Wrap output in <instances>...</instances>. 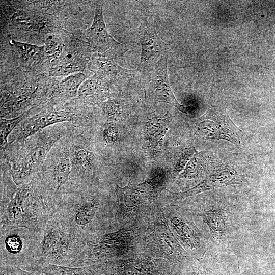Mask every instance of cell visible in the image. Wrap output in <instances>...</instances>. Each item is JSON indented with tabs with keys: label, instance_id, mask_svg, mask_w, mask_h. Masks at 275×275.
Masks as SVG:
<instances>
[{
	"label": "cell",
	"instance_id": "4316f807",
	"mask_svg": "<svg viewBox=\"0 0 275 275\" xmlns=\"http://www.w3.org/2000/svg\"><path fill=\"white\" fill-rule=\"evenodd\" d=\"M36 107L23 113L19 116L12 118H1V149L8 143V138L19 123L25 118L37 113Z\"/></svg>",
	"mask_w": 275,
	"mask_h": 275
},
{
	"label": "cell",
	"instance_id": "e0dca14e",
	"mask_svg": "<svg viewBox=\"0 0 275 275\" xmlns=\"http://www.w3.org/2000/svg\"><path fill=\"white\" fill-rule=\"evenodd\" d=\"M149 232V242L153 251L170 259L179 257L182 250L169 228L164 215L154 223Z\"/></svg>",
	"mask_w": 275,
	"mask_h": 275
},
{
	"label": "cell",
	"instance_id": "2e32d148",
	"mask_svg": "<svg viewBox=\"0 0 275 275\" xmlns=\"http://www.w3.org/2000/svg\"><path fill=\"white\" fill-rule=\"evenodd\" d=\"M86 37L97 52L106 57L113 59L126 51L124 45L116 40L107 31L101 3L96 4L93 20L86 32Z\"/></svg>",
	"mask_w": 275,
	"mask_h": 275
},
{
	"label": "cell",
	"instance_id": "836d02e7",
	"mask_svg": "<svg viewBox=\"0 0 275 275\" xmlns=\"http://www.w3.org/2000/svg\"><path fill=\"white\" fill-rule=\"evenodd\" d=\"M197 275H208V274H207L206 272H201V273H198Z\"/></svg>",
	"mask_w": 275,
	"mask_h": 275
},
{
	"label": "cell",
	"instance_id": "603a6c76",
	"mask_svg": "<svg viewBox=\"0 0 275 275\" xmlns=\"http://www.w3.org/2000/svg\"><path fill=\"white\" fill-rule=\"evenodd\" d=\"M37 271L46 275H100V272L97 266L70 267L50 264L41 265Z\"/></svg>",
	"mask_w": 275,
	"mask_h": 275
},
{
	"label": "cell",
	"instance_id": "d6986e66",
	"mask_svg": "<svg viewBox=\"0 0 275 275\" xmlns=\"http://www.w3.org/2000/svg\"><path fill=\"white\" fill-rule=\"evenodd\" d=\"M93 73V75L87 78L80 86L77 98L86 104L99 107L104 101L116 94L113 93L105 78L96 72Z\"/></svg>",
	"mask_w": 275,
	"mask_h": 275
},
{
	"label": "cell",
	"instance_id": "8992f818",
	"mask_svg": "<svg viewBox=\"0 0 275 275\" xmlns=\"http://www.w3.org/2000/svg\"><path fill=\"white\" fill-rule=\"evenodd\" d=\"M68 136L53 146L36 174L42 188L56 202L62 196L75 192Z\"/></svg>",
	"mask_w": 275,
	"mask_h": 275
},
{
	"label": "cell",
	"instance_id": "f546056e",
	"mask_svg": "<svg viewBox=\"0 0 275 275\" xmlns=\"http://www.w3.org/2000/svg\"><path fill=\"white\" fill-rule=\"evenodd\" d=\"M165 184V175L159 173L153 178L138 184L137 186L145 193L157 195L163 188Z\"/></svg>",
	"mask_w": 275,
	"mask_h": 275
},
{
	"label": "cell",
	"instance_id": "d4e9b609",
	"mask_svg": "<svg viewBox=\"0 0 275 275\" xmlns=\"http://www.w3.org/2000/svg\"><path fill=\"white\" fill-rule=\"evenodd\" d=\"M116 95L102 102L99 106L106 121L114 123L122 116L126 108V102Z\"/></svg>",
	"mask_w": 275,
	"mask_h": 275
},
{
	"label": "cell",
	"instance_id": "3957f363",
	"mask_svg": "<svg viewBox=\"0 0 275 275\" xmlns=\"http://www.w3.org/2000/svg\"><path fill=\"white\" fill-rule=\"evenodd\" d=\"M106 207L103 196L93 187L62 196L53 214L63 222L81 241L96 237Z\"/></svg>",
	"mask_w": 275,
	"mask_h": 275
},
{
	"label": "cell",
	"instance_id": "83f0119b",
	"mask_svg": "<svg viewBox=\"0 0 275 275\" xmlns=\"http://www.w3.org/2000/svg\"><path fill=\"white\" fill-rule=\"evenodd\" d=\"M44 43L45 51L50 63L60 57L65 45V41L60 35L52 33L45 35Z\"/></svg>",
	"mask_w": 275,
	"mask_h": 275
},
{
	"label": "cell",
	"instance_id": "cb8c5ba5",
	"mask_svg": "<svg viewBox=\"0 0 275 275\" xmlns=\"http://www.w3.org/2000/svg\"><path fill=\"white\" fill-rule=\"evenodd\" d=\"M237 181L235 174L229 171H224L203 180L194 188L196 194H198L209 189L237 183Z\"/></svg>",
	"mask_w": 275,
	"mask_h": 275
},
{
	"label": "cell",
	"instance_id": "1f68e13d",
	"mask_svg": "<svg viewBox=\"0 0 275 275\" xmlns=\"http://www.w3.org/2000/svg\"><path fill=\"white\" fill-rule=\"evenodd\" d=\"M113 123L106 122L102 130V140L106 146L115 144L118 141V129Z\"/></svg>",
	"mask_w": 275,
	"mask_h": 275
},
{
	"label": "cell",
	"instance_id": "9a60e30c",
	"mask_svg": "<svg viewBox=\"0 0 275 275\" xmlns=\"http://www.w3.org/2000/svg\"><path fill=\"white\" fill-rule=\"evenodd\" d=\"M89 64L92 71L107 81L112 91L114 89L121 90L141 82L142 76L137 69L132 70L123 68L113 59L98 52L93 55Z\"/></svg>",
	"mask_w": 275,
	"mask_h": 275
},
{
	"label": "cell",
	"instance_id": "277c9868",
	"mask_svg": "<svg viewBox=\"0 0 275 275\" xmlns=\"http://www.w3.org/2000/svg\"><path fill=\"white\" fill-rule=\"evenodd\" d=\"M69 122L81 128H90L98 123L94 106L86 104L77 97L54 106L44 105L38 113L25 118L8 138V143L25 139L50 126Z\"/></svg>",
	"mask_w": 275,
	"mask_h": 275
},
{
	"label": "cell",
	"instance_id": "8fae6325",
	"mask_svg": "<svg viewBox=\"0 0 275 275\" xmlns=\"http://www.w3.org/2000/svg\"><path fill=\"white\" fill-rule=\"evenodd\" d=\"M65 43L60 57L49 63V74L51 76H68L82 72L97 52L86 37L84 39L71 38Z\"/></svg>",
	"mask_w": 275,
	"mask_h": 275
},
{
	"label": "cell",
	"instance_id": "ffe728a7",
	"mask_svg": "<svg viewBox=\"0 0 275 275\" xmlns=\"http://www.w3.org/2000/svg\"><path fill=\"white\" fill-rule=\"evenodd\" d=\"M171 118L168 111L162 116L154 115L147 122L145 134V145L152 156L154 157L160 151Z\"/></svg>",
	"mask_w": 275,
	"mask_h": 275
},
{
	"label": "cell",
	"instance_id": "7402d4cb",
	"mask_svg": "<svg viewBox=\"0 0 275 275\" xmlns=\"http://www.w3.org/2000/svg\"><path fill=\"white\" fill-rule=\"evenodd\" d=\"M10 44L17 51L22 65L29 69L37 68L47 61L50 63L44 45L38 46L14 40L10 41Z\"/></svg>",
	"mask_w": 275,
	"mask_h": 275
},
{
	"label": "cell",
	"instance_id": "7c38bea8",
	"mask_svg": "<svg viewBox=\"0 0 275 275\" xmlns=\"http://www.w3.org/2000/svg\"><path fill=\"white\" fill-rule=\"evenodd\" d=\"M145 98L148 102L170 104L183 113L185 107L177 100L172 90L167 71V55L163 57L153 69L141 74Z\"/></svg>",
	"mask_w": 275,
	"mask_h": 275
},
{
	"label": "cell",
	"instance_id": "52a82bcc",
	"mask_svg": "<svg viewBox=\"0 0 275 275\" xmlns=\"http://www.w3.org/2000/svg\"><path fill=\"white\" fill-rule=\"evenodd\" d=\"M68 138L75 191L92 188L101 163L89 129L79 128Z\"/></svg>",
	"mask_w": 275,
	"mask_h": 275
},
{
	"label": "cell",
	"instance_id": "30bf717a",
	"mask_svg": "<svg viewBox=\"0 0 275 275\" xmlns=\"http://www.w3.org/2000/svg\"><path fill=\"white\" fill-rule=\"evenodd\" d=\"M131 238L130 231L120 229L86 242L81 253L80 266H89L123 255L128 250Z\"/></svg>",
	"mask_w": 275,
	"mask_h": 275
},
{
	"label": "cell",
	"instance_id": "ba28073f",
	"mask_svg": "<svg viewBox=\"0 0 275 275\" xmlns=\"http://www.w3.org/2000/svg\"><path fill=\"white\" fill-rule=\"evenodd\" d=\"M38 242V234L25 228L1 233V266L36 271Z\"/></svg>",
	"mask_w": 275,
	"mask_h": 275
},
{
	"label": "cell",
	"instance_id": "5bb4252c",
	"mask_svg": "<svg viewBox=\"0 0 275 275\" xmlns=\"http://www.w3.org/2000/svg\"><path fill=\"white\" fill-rule=\"evenodd\" d=\"M141 56L137 70L143 74L153 69L167 55L168 47L158 35L152 14L147 10L141 27Z\"/></svg>",
	"mask_w": 275,
	"mask_h": 275
},
{
	"label": "cell",
	"instance_id": "484cf974",
	"mask_svg": "<svg viewBox=\"0 0 275 275\" xmlns=\"http://www.w3.org/2000/svg\"><path fill=\"white\" fill-rule=\"evenodd\" d=\"M204 222L209 226L211 235L214 238H219L226 230L225 213L223 210H210L201 215Z\"/></svg>",
	"mask_w": 275,
	"mask_h": 275
},
{
	"label": "cell",
	"instance_id": "ac0fdd59",
	"mask_svg": "<svg viewBox=\"0 0 275 275\" xmlns=\"http://www.w3.org/2000/svg\"><path fill=\"white\" fill-rule=\"evenodd\" d=\"M87 78L83 72H78L68 75L62 80H53L45 105H61L77 97L80 86Z\"/></svg>",
	"mask_w": 275,
	"mask_h": 275
},
{
	"label": "cell",
	"instance_id": "9c48e42d",
	"mask_svg": "<svg viewBox=\"0 0 275 275\" xmlns=\"http://www.w3.org/2000/svg\"><path fill=\"white\" fill-rule=\"evenodd\" d=\"M50 85L26 81L1 86V118L16 117L31 108L45 104Z\"/></svg>",
	"mask_w": 275,
	"mask_h": 275
},
{
	"label": "cell",
	"instance_id": "7a4b0ae2",
	"mask_svg": "<svg viewBox=\"0 0 275 275\" xmlns=\"http://www.w3.org/2000/svg\"><path fill=\"white\" fill-rule=\"evenodd\" d=\"M57 203L45 192L35 174L1 204V233L18 228L40 232L56 210Z\"/></svg>",
	"mask_w": 275,
	"mask_h": 275
},
{
	"label": "cell",
	"instance_id": "44dd1931",
	"mask_svg": "<svg viewBox=\"0 0 275 275\" xmlns=\"http://www.w3.org/2000/svg\"><path fill=\"white\" fill-rule=\"evenodd\" d=\"M115 193L119 214L136 212L144 203L141 194L145 192L140 189L137 185L131 184L130 177L126 186L121 187L119 185L116 186Z\"/></svg>",
	"mask_w": 275,
	"mask_h": 275
},
{
	"label": "cell",
	"instance_id": "5b68a950",
	"mask_svg": "<svg viewBox=\"0 0 275 275\" xmlns=\"http://www.w3.org/2000/svg\"><path fill=\"white\" fill-rule=\"evenodd\" d=\"M38 236V268L45 264L79 267L85 243L53 214Z\"/></svg>",
	"mask_w": 275,
	"mask_h": 275
},
{
	"label": "cell",
	"instance_id": "f1b7e54d",
	"mask_svg": "<svg viewBox=\"0 0 275 275\" xmlns=\"http://www.w3.org/2000/svg\"><path fill=\"white\" fill-rule=\"evenodd\" d=\"M169 222L171 227L176 231V234L185 242L189 245L194 246L196 242V238H197L194 230L188 226L185 222L181 218L176 217H172Z\"/></svg>",
	"mask_w": 275,
	"mask_h": 275
},
{
	"label": "cell",
	"instance_id": "4fadbf2b",
	"mask_svg": "<svg viewBox=\"0 0 275 275\" xmlns=\"http://www.w3.org/2000/svg\"><path fill=\"white\" fill-rule=\"evenodd\" d=\"M196 131L204 138L226 140L234 144H239L241 130L234 124L227 113L215 107L209 108L198 119Z\"/></svg>",
	"mask_w": 275,
	"mask_h": 275
},
{
	"label": "cell",
	"instance_id": "d6a6232c",
	"mask_svg": "<svg viewBox=\"0 0 275 275\" xmlns=\"http://www.w3.org/2000/svg\"><path fill=\"white\" fill-rule=\"evenodd\" d=\"M1 275H46L44 273L36 271H30L18 267H1Z\"/></svg>",
	"mask_w": 275,
	"mask_h": 275
},
{
	"label": "cell",
	"instance_id": "4dcf8cb0",
	"mask_svg": "<svg viewBox=\"0 0 275 275\" xmlns=\"http://www.w3.org/2000/svg\"><path fill=\"white\" fill-rule=\"evenodd\" d=\"M147 264L141 261H132L123 263L122 271L125 275H147Z\"/></svg>",
	"mask_w": 275,
	"mask_h": 275
},
{
	"label": "cell",
	"instance_id": "6da1fadb",
	"mask_svg": "<svg viewBox=\"0 0 275 275\" xmlns=\"http://www.w3.org/2000/svg\"><path fill=\"white\" fill-rule=\"evenodd\" d=\"M78 128L69 122L56 124L25 139L8 143L1 149V159L10 164L12 176L16 185L30 180L40 171L53 146Z\"/></svg>",
	"mask_w": 275,
	"mask_h": 275
}]
</instances>
